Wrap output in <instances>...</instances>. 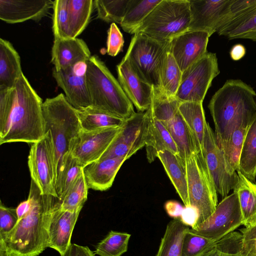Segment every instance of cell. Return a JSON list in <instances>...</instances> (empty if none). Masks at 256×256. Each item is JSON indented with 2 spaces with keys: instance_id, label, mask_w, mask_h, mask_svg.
Returning a JSON list of instances; mask_svg holds the SVG:
<instances>
[{
  "instance_id": "cell-1",
  "label": "cell",
  "mask_w": 256,
  "mask_h": 256,
  "mask_svg": "<svg viewBox=\"0 0 256 256\" xmlns=\"http://www.w3.org/2000/svg\"><path fill=\"white\" fill-rule=\"evenodd\" d=\"M42 103L24 74L12 88L0 90V144L41 140L46 134Z\"/></svg>"
},
{
  "instance_id": "cell-2",
  "label": "cell",
  "mask_w": 256,
  "mask_h": 256,
  "mask_svg": "<svg viewBox=\"0 0 256 256\" xmlns=\"http://www.w3.org/2000/svg\"><path fill=\"white\" fill-rule=\"evenodd\" d=\"M28 212L4 238L8 256H38L48 248V229L58 198L43 194L32 180Z\"/></svg>"
},
{
  "instance_id": "cell-3",
  "label": "cell",
  "mask_w": 256,
  "mask_h": 256,
  "mask_svg": "<svg viewBox=\"0 0 256 256\" xmlns=\"http://www.w3.org/2000/svg\"><path fill=\"white\" fill-rule=\"evenodd\" d=\"M256 92L240 80H227L211 98L208 108L220 148L237 128L248 127L256 114Z\"/></svg>"
},
{
  "instance_id": "cell-4",
  "label": "cell",
  "mask_w": 256,
  "mask_h": 256,
  "mask_svg": "<svg viewBox=\"0 0 256 256\" xmlns=\"http://www.w3.org/2000/svg\"><path fill=\"white\" fill-rule=\"evenodd\" d=\"M86 65L85 75L91 107L124 120L133 116L136 112L132 104L104 63L94 55Z\"/></svg>"
},
{
  "instance_id": "cell-5",
  "label": "cell",
  "mask_w": 256,
  "mask_h": 256,
  "mask_svg": "<svg viewBox=\"0 0 256 256\" xmlns=\"http://www.w3.org/2000/svg\"><path fill=\"white\" fill-rule=\"evenodd\" d=\"M42 109L46 132L50 130L55 148L58 178L82 128L78 110L62 94L46 98Z\"/></svg>"
},
{
  "instance_id": "cell-6",
  "label": "cell",
  "mask_w": 256,
  "mask_h": 256,
  "mask_svg": "<svg viewBox=\"0 0 256 256\" xmlns=\"http://www.w3.org/2000/svg\"><path fill=\"white\" fill-rule=\"evenodd\" d=\"M191 13L188 0H162L134 32L157 40L170 41L188 31Z\"/></svg>"
},
{
  "instance_id": "cell-7",
  "label": "cell",
  "mask_w": 256,
  "mask_h": 256,
  "mask_svg": "<svg viewBox=\"0 0 256 256\" xmlns=\"http://www.w3.org/2000/svg\"><path fill=\"white\" fill-rule=\"evenodd\" d=\"M170 41L162 42L141 33L132 37L125 56L138 76L154 88H161V76Z\"/></svg>"
},
{
  "instance_id": "cell-8",
  "label": "cell",
  "mask_w": 256,
  "mask_h": 256,
  "mask_svg": "<svg viewBox=\"0 0 256 256\" xmlns=\"http://www.w3.org/2000/svg\"><path fill=\"white\" fill-rule=\"evenodd\" d=\"M186 167L190 204L196 208L200 214L198 226L216 210L218 192L200 152L188 158Z\"/></svg>"
},
{
  "instance_id": "cell-9",
  "label": "cell",
  "mask_w": 256,
  "mask_h": 256,
  "mask_svg": "<svg viewBox=\"0 0 256 256\" xmlns=\"http://www.w3.org/2000/svg\"><path fill=\"white\" fill-rule=\"evenodd\" d=\"M28 166L32 180L42 193L58 198L56 190V151L50 130H46L41 140L32 144L28 157Z\"/></svg>"
},
{
  "instance_id": "cell-10",
  "label": "cell",
  "mask_w": 256,
  "mask_h": 256,
  "mask_svg": "<svg viewBox=\"0 0 256 256\" xmlns=\"http://www.w3.org/2000/svg\"><path fill=\"white\" fill-rule=\"evenodd\" d=\"M220 72L216 54L208 52L182 72L175 97L181 102H202L212 80Z\"/></svg>"
},
{
  "instance_id": "cell-11",
  "label": "cell",
  "mask_w": 256,
  "mask_h": 256,
  "mask_svg": "<svg viewBox=\"0 0 256 256\" xmlns=\"http://www.w3.org/2000/svg\"><path fill=\"white\" fill-rule=\"evenodd\" d=\"M243 225L238 196L234 192L223 198L213 214L196 229V234L216 242Z\"/></svg>"
},
{
  "instance_id": "cell-12",
  "label": "cell",
  "mask_w": 256,
  "mask_h": 256,
  "mask_svg": "<svg viewBox=\"0 0 256 256\" xmlns=\"http://www.w3.org/2000/svg\"><path fill=\"white\" fill-rule=\"evenodd\" d=\"M148 112H138L125 120L122 129L108 148L100 157L130 158L145 146Z\"/></svg>"
},
{
  "instance_id": "cell-13",
  "label": "cell",
  "mask_w": 256,
  "mask_h": 256,
  "mask_svg": "<svg viewBox=\"0 0 256 256\" xmlns=\"http://www.w3.org/2000/svg\"><path fill=\"white\" fill-rule=\"evenodd\" d=\"M213 180L217 192L224 198L234 188L238 180V174L228 171L224 154L218 146L214 132L208 122L202 148L200 152Z\"/></svg>"
},
{
  "instance_id": "cell-14",
  "label": "cell",
  "mask_w": 256,
  "mask_h": 256,
  "mask_svg": "<svg viewBox=\"0 0 256 256\" xmlns=\"http://www.w3.org/2000/svg\"><path fill=\"white\" fill-rule=\"evenodd\" d=\"M122 126L92 132L82 130L71 154L84 168L100 158L120 132Z\"/></svg>"
},
{
  "instance_id": "cell-15",
  "label": "cell",
  "mask_w": 256,
  "mask_h": 256,
  "mask_svg": "<svg viewBox=\"0 0 256 256\" xmlns=\"http://www.w3.org/2000/svg\"><path fill=\"white\" fill-rule=\"evenodd\" d=\"M210 34L202 31H188L170 40V52L182 72L207 52Z\"/></svg>"
},
{
  "instance_id": "cell-16",
  "label": "cell",
  "mask_w": 256,
  "mask_h": 256,
  "mask_svg": "<svg viewBox=\"0 0 256 256\" xmlns=\"http://www.w3.org/2000/svg\"><path fill=\"white\" fill-rule=\"evenodd\" d=\"M191 21L188 31L216 32L232 0H188Z\"/></svg>"
},
{
  "instance_id": "cell-17",
  "label": "cell",
  "mask_w": 256,
  "mask_h": 256,
  "mask_svg": "<svg viewBox=\"0 0 256 256\" xmlns=\"http://www.w3.org/2000/svg\"><path fill=\"white\" fill-rule=\"evenodd\" d=\"M118 81L139 112L146 111L152 100V86L142 79L125 56L116 66Z\"/></svg>"
},
{
  "instance_id": "cell-18",
  "label": "cell",
  "mask_w": 256,
  "mask_h": 256,
  "mask_svg": "<svg viewBox=\"0 0 256 256\" xmlns=\"http://www.w3.org/2000/svg\"><path fill=\"white\" fill-rule=\"evenodd\" d=\"M85 74L86 71L74 67L52 70V76L58 85L64 91L67 100L78 110L91 106Z\"/></svg>"
},
{
  "instance_id": "cell-19",
  "label": "cell",
  "mask_w": 256,
  "mask_h": 256,
  "mask_svg": "<svg viewBox=\"0 0 256 256\" xmlns=\"http://www.w3.org/2000/svg\"><path fill=\"white\" fill-rule=\"evenodd\" d=\"M53 2L50 0H0V19L8 24L38 22L48 14Z\"/></svg>"
},
{
  "instance_id": "cell-20",
  "label": "cell",
  "mask_w": 256,
  "mask_h": 256,
  "mask_svg": "<svg viewBox=\"0 0 256 256\" xmlns=\"http://www.w3.org/2000/svg\"><path fill=\"white\" fill-rule=\"evenodd\" d=\"M60 206L59 202L50 221L48 248L56 250L62 256L71 244L72 231L81 210L73 212L64 210Z\"/></svg>"
},
{
  "instance_id": "cell-21",
  "label": "cell",
  "mask_w": 256,
  "mask_h": 256,
  "mask_svg": "<svg viewBox=\"0 0 256 256\" xmlns=\"http://www.w3.org/2000/svg\"><path fill=\"white\" fill-rule=\"evenodd\" d=\"M86 43L78 38L55 39L52 50V62L56 70L86 62L90 58Z\"/></svg>"
},
{
  "instance_id": "cell-22",
  "label": "cell",
  "mask_w": 256,
  "mask_h": 256,
  "mask_svg": "<svg viewBox=\"0 0 256 256\" xmlns=\"http://www.w3.org/2000/svg\"><path fill=\"white\" fill-rule=\"evenodd\" d=\"M124 158H100L83 168L88 189L104 191L110 188L123 163Z\"/></svg>"
},
{
  "instance_id": "cell-23",
  "label": "cell",
  "mask_w": 256,
  "mask_h": 256,
  "mask_svg": "<svg viewBox=\"0 0 256 256\" xmlns=\"http://www.w3.org/2000/svg\"><path fill=\"white\" fill-rule=\"evenodd\" d=\"M148 124L146 142V158L149 162L157 158L158 152L168 150L178 155L176 146L167 128L152 114L150 108L147 110Z\"/></svg>"
},
{
  "instance_id": "cell-24",
  "label": "cell",
  "mask_w": 256,
  "mask_h": 256,
  "mask_svg": "<svg viewBox=\"0 0 256 256\" xmlns=\"http://www.w3.org/2000/svg\"><path fill=\"white\" fill-rule=\"evenodd\" d=\"M157 158L184 206H190L186 163L178 155L168 150L158 152Z\"/></svg>"
},
{
  "instance_id": "cell-25",
  "label": "cell",
  "mask_w": 256,
  "mask_h": 256,
  "mask_svg": "<svg viewBox=\"0 0 256 256\" xmlns=\"http://www.w3.org/2000/svg\"><path fill=\"white\" fill-rule=\"evenodd\" d=\"M256 14V0H232L216 32L226 36Z\"/></svg>"
},
{
  "instance_id": "cell-26",
  "label": "cell",
  "mask_w": 256,
  "mask_h": 256,
  "mask_svg": "<svg viewBox=\"0 0 256 256\" xmlns=\"http://www.w3.org/2000/svg\"><path fill=\"white\" fill-rule=\"evenodd\" d=\"M23 74L18 52L8 41L0 38V90L10 89Z\"/></svg>"
},
{
  "instance_id": "cell-27",
  "label": "cell",
  "mask_w": 256,
  "mask_h": 256,
  "mask_svg": "<svg viewBox=\"0 0 256 256\" xmlns=\"http://www.w3.org/2000/svg\"><path fill=\"white\" fill-rule=\"evenodd\" d=\"M163 124L168 130L176 146L178 156L184 162L198 153L192 132L179 112L170 120Z\"/></svg>"
},
{
  "instance_id": "cell-28",
  "label": "cell",
  "mask_w": 256,
  "mask_h": 256,
  "mask_svg": "<svg viewBox=\"0 0 256 256\" xmlns=\"http://www.w3.org/2000/svg\"><path fill=\"white\" fill-rule=\"evenodd\" d=\"M238 180L234 188L241 210L243 225L245 227L256 224V184L237 171Z\"/></svg>"
},
{
  "instance_id": "cell-29",
  "label": "cell",
  "mask_w": 256,
  "mask_h": 256,
  "mask_svg": "<svg viewBox=\"0 0 256 256\" xmlns=\"http://www.w3.org/2000/svg\"><path fill=\"white\" fill-rule=\"evenodd\" d=\"M178 112L190 130L196 141L198 153L202 150L207 122L202 102H180Z\"/></svg>"
},
{
  "instance_id": "cell-30",
  "label": "cell",
  "mask_w": 256,
  "mask_h": 256,
  "mask_svg": "<svg viewBox=\"0 0 256 256\" xmlns=\"http://www.w3.org/2000/svg\"><path fill=\"white\" fill-rule=\"evenodd\" d=\"M188 228L180 218L170 221L156 256H181L183 240Z\"/></svg>"
},
{
  "instance_id": "cell-31",
  "label": "cell",
  "mask_w": 256,
  "mask_h": 256,
  "mask_svg": "<svg viewBox=\"0 0 256 256\" xmlns=\"http://www.w3.org/2000/svg\"><path fill=\"white\" fill-rule=\"evenodd\" d=\"M238 170L254 182L256 178V114L248 127L240 154Z\"/></svg>"
},
{
  "instance_id": "cell-32",
  "label": "cell",
  "mask_w": 256,
  "mask_h": 256,
  "mask_svg": "<svg viewBox=\"0 0 256 256\" xmlns=\"http://www.w3.org/2000/svg\"><path fill=\"white\" fill-rule=\"evenodd\" d=\"M78 113L82 130L84 132L120 127L124 122L120 118L91 106L78 110Z\"/></svg>"
},
{
  "instance_id": "cell-33",
  "label": "cell",
  "mask_w": 256,
  "mask_h": 256,
  "mask_svg": "<svg viewBox=\"0 0 256 256\" xmlns=\"http://www.w3.org/2000/svg\"><path fill=\"white\" fill-rule=\"evenodd\" d=\"M162 0H130L120 23L123 30L134 34L145 18Z\"/></svg>"
},
{
  "instance_id": "cell-34",
  "label": "cell",
  "mask_w": 256,
  "mask_h": 256,
  "mask_svg": "<svg viewBox=\"0 0 256 256\" xmlns=\"http://www.w3.org/2000/svg\"><path fill=\"white\" fill-rule=\"evenodd\" d=\"M94 6L92 0H68L70 38H76L86 27Z\"/></svg>"
},
{
  "instance_id": "cell-35",
  "label": "cell",
  "mask_w": 256,
  "mask_h": 256,
  "mask_svg": "<svg viewBox=\"0 0 256 256\" xmlns=\"http://www.w3.org/2000/svg\"><path fill=\"white\" fill-rule=\"evenodd\" d=\"M180 102L175 96L167 95L161 88H152L150 106L152 114L162 123L168 122L177 114Z\"/></svg>"
},
{
  "instance_id": "cell-36",
  "label": "cell",
  "mask_w": 256,
  "mask_h": 256,
  "mask_svg": "<svg viewBox=\"0 0 256 256\" xmlns=\"http://www.w3.org/2000/svg\"><path fill=\"white\" fill-rule=\"evenodd\" d=\"M88 190L82 169L62 199L60 200V208L72 212L81 210L87 200Z\"/></svg>"
},
{
  "instance_id": "cell-37",
  "label": "cell",
  "mask_w": 256,
  "mask_h": 256,
  "mask_svg": "<svg viewBox=\"0 0 256 256\" xmlns=\"http://www.w3.org/2000/svg\"><path fill=\"white\" fill-rule=\"evenodd\" d=\"M248 128L243 126L236 129L232 134L224 146L221 148L228 171L232 174H236L239 170L240 154Z\"/></svg>"
},
{
  "instance_id": "cell-38",
  "label": "cell",
  "mask_w": 256,
  "mask_h": 256,
  "mask_svg": "<svg viewBox=\"0 0 256 256\" xmlns=\"http://www.w3.org/2000/svg\"><path fill=\"white\" fill-rule=\"evenodd\" d=\"M130 234L110 231L96 246L94 254L100 256H121L128 250Z\"/></svg>"
},
{
  "instance_id": "cell-39",
  "label": "cell",
  "mask_w": 256,
  "mask_h": 256,
  "mask_svg": "<svg viewBox=\"0 0 256 256\" xmlns=\"http://www.w3.org/2000/svg\"><path fill=\"white\" fill-rule=\"evenodd\" d=\"M130 0H94L98 18L106 22L120 24Z\"/></svg>"
},
{
  "instance_id": "cell-40",
  "label": "cell",
  "mask_w": 256,
  "mask_h": 256,
  "mask_svg": "<svg viewBox=\"0 0 256 256\" xmlns=\"http://www.w3.org/2000/svg\"><path fill=\"white\" fill-rule=\"evenodd\" d=\"M82 169L83 168L70 153L56 181V190L60 200L62 199Z\"/></svg>"
},
{
  "instance_id": "cell-41",
  "label": "cell",
  "mask_w": 256,
  "mask_h": 256,
  "mask_svg": "<svg viewBox=\"0 0 256 256\" xmlns=\"http://www.w3.org/2000/svg\"><path fill=\"white\" fill-rule=\"evenodd\" d=\"M182 72L170 54H168L161 76V89L169 96H175Z\"/></svg>"
},
{
  "instance_id": "cell-42",
  "label": "cell",
  "mask_w": 256,
  "mask_h": 256,
  "mask_svg": "<svg viewBox=\"0 0 256 256\" xmlns=\"http://www.w3.org/2000/svg\"><path fill=\"white\" fill-rule=\"evenodd\" d=\"M242 234L232 232L215 242L212 248L202 256H241Z\"/></svg>"
},
{
  "instance_id": "cell-43",
  "label": "cell",
  "mask_w": 256,
  "mask_h": 256,
  "mask_svg": "<svg viewBox=\"0 0 256 256\" xmlns=\"http://www.w3.org/2000/svg\"><path fill=\"white\" fill-rule=\"evenodd\" d=\"M68 0L54 1L52 30L55 39L70 38L68 12Z\"/></svg>"
},
{
  "instance_id": "cell-44",
  "label": "cell",
  "mask_w": 256,
  "mask_h": 256,
  "mask_svg": "<svg viewBox=\"0 0 256 256\" xmlns=\"http://www.w3.org/2000/svg\"><path fill=\"white\" fill-rule=\"evenodd\" d=\"M214 242L188 228L183 240L181 256H202L212 248Z\"/></svg>"
},
{
  "instance_id": "cell-45",
  "label": "cell",
  "mask_w": 256,
  "mask_h": 256,
  "mask_svg": "<svg viewBox=\"0 0 256 256\" xmlns=\"http://www.w3.org/2000/svg\"><path fill=\"white\" fill-rule=\"evenodd\" d=\"M18 220L16 208L0 204V238H4L15 227Z\"/></svg>"
},
{
  "instance_id": "cell-46",
  "label": "cell",
  "mask_w": 256,
  "mask_h": 256,
  "mask_svg": "<svg viewBox=\"0 0 256 256\" xmlns=\"http://www.w3.org/2000/svg\"><path fill=\"white\" fill-rule=\"evenodd\" d=\"M241 256H256V224L240 230Z\"/></svg>"
},
{
  "instance_id": "cell-47",
  "label": "cell",
  "mask_w": 256,
  "mask_h": 256,
  "mask_svg": "<svg viewBox=\"0 0 256 256\" xmlns=\"http://www.w3.org/2000/svg\"><path fill=\"white\" fill-rule=\"evenodd\" d=\"M124 44L123 36L115 23H112L108 31L107 53L114 56L122 50Z\"/></svg>"
},
{
  "instance_id": "cell-48",
  "label": "cell",
  "mask_w": 256,
  "mask_h": 256,
  "mask_svg": "<svg viewBox=\"0 0 256 256\" xmlns=\"http://www.w3.org/2000/svg\"><path fill=\"white\" fill-rule=\"evenodd\" d=\"M226 37L229 40L244 38L256 42V14L247 22L230 32Z\"/></svg>"
},
{
  "instance_id": "cell-49",
  "label": "cell",
  "mask_w": 256,
  "mask_h": 256,
  "mask_svg": "<svg viewBox=\"0 0 256 256\" xmlns=\"http://www.w3.org/2000/svg\"><path fill=\"white\" fill-rule=\"evenodd\" d=\"M200 218L198 210L194 206H185L180 218L182 222L186 226H190L194 230L198 224Z\"/></svg>"
},
{
  "instance_id": "cell-50",
  "label": "cell",
  "mask_w": 256,
  "mask_h": 256,
  "mask_svg": "<svg viewBox=\"0 0 256 256\" xmlns=\"http://www.w3.org/2000/svg\"><path fill=\"white\" fill-rule=\"evenodd\" d=\"M60 256H95L88 247L71 244L65 252Z\"/></svg>"
},
{
  "instance_id": "cell-51",
  "label": "cell",
  "mask_w": 256,
  "mask_h": 256,
  "mask_svg": "<svg viewBox=\"0 0 256 256\" xmlns=\"http://www.w3.org/2000/svg\"><path fill=\"white\" fill-rule=\"evenodd\" d=\"M164 208L168 215L174 218H180L184 208L179 202L175 200L166 202Z\"/></svg>"
},
{
  "instance_id": "cell-52",
  "label": "cell",
  "mask_w": 256,
  "mask_h": 256,
  "mask_svg": "<svg viewBox=\"0 0 256 256\" xmlns=\"http://www.w3.org/2000/svg\"><path fill=\"white\" fill-rule=\"evenodd\" d=\"M246 50L242 44H236L232 46L230 52V55L232 60L238 61L242 59L246 54Z\"/></svg>"
},
{
  "instance_id": "cell-53",
  "label": "cell",
  "mask_w": 256,
  "mask_h": 256,
  "mask_svg": "<svg viewBox=\"0 0 256 256\" xmlns=\"http://www.w3.org/2000/svg\"><path fill=\"white\" fill-rule=\"evenodd\" d=\"M30 208L31 202L28 198L20 202L16 208L18 220L25 216L30 210Z\"/></svg>"
},
{
  "instance_id": "cell-54",
  "label": "cell",
  "mask_w": 256,
  "mask_h": 256,
  "mask_svg": "<svg viewBox=\"0 0 256 256\" xmlns=\"http://www.w3.org/2000/svg\"><path fill=\"white\" fill-rule=\"evenodd\" d=\"M0 256H8L6 246L2 240H0Z\"/></svg>"
}]
</instances>
